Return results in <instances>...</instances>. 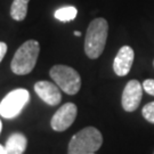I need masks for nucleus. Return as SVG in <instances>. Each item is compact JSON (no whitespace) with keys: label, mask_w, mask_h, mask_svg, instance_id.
<instances>
[{"label":"nucleus","mask_w":154,"mask_h":154,"mask_svg":"<svg viewBox=\"0 0 154 154\" xmlns=\"http://www.w3.org/2000/svg\"><path fill=\"white\" fill-rule=\"evenodd\" d=\"M135 58L134 49L129 46H122L116 54L113 62V70L116 75L125 77L131 70L132 63Z\"/></svg>","instance_id":"obj_9"},{"label":"nucleus","mask_w":154,"mask_h":154,"mask_svg":"<svg viewBox=\"0 0 154 154\" xmlns=\"http://www.w3.org/2000/svg\"><path fill=\"white\" fill-rule=\"evenodd\" d=\"M109 33V24L103 17L95 18L90 22L86 38H85V53L91 60H96L104 51Z\"/></svg>","instance_id":"obj_1"},{"label":"nucleus","mask_w":154,"mask_h":154,"mask_svg":"<svg viewBox=\"0 0 154 154\" xmlns=\"http://www.w3.org/2000/svg\"><path fill=\"white\" fill-rule=\"evenodd\" d=\"M78 14V11L75 7L73 6H66V7H62L60 9L55 11V18H57L61 22H70L73 21Z\"/></svg>","instance_id":"obj_12"},{"label":"nucleus","mask_w":154,"mask_h":154,"mask_svg":"<svg viewBox=\"0 0 154 154\" xmlns=\"http://www.w3.org/2000/svg\"><path fill=\"white\" fill-rule=\"evenodd\" d=\"M30 0H13L11 7V16L15 21H23L28 14V5Z\"/></svg>","instance_id":"obj_11"},{"label":"nucleus","mask_w":154,"mask_h":154,"mask_svg":"<svg viewBox=\"0 0 154 154\" xmlns=\"http://www.w3.org/2000/svg\"><path fill=\"white\" fill-rule=\"evenodd\" d=\"M143 97V85L138 80H130L122 93V107L126 112H134L138 109Z\"/></svg>","instance_id":"obj_7"},{"label":"nucleus","mask_w":154,"mask_h":154,"mask_svg":"<svg viewBox=\"0 0 154 154\" xmlns=\"http://www.w3.org/2000/svg\"><path fill=\"white\" fill-rule=\"evenodd\" d=\"M28 146V139L22 132H13L6 140L5 147L8 154H24Z\"/></svg>","instance_id":"obj_10"},{"label":"nucleus","mask_w":154,"mask_h":154,"mask_svg":"<svg viewBox=\"0 0 154 154\" xmlns=\"http://www.w3.org/2000/svg\"><path fill=\"white\" fill-rule=\"evenodd\" d=\"M142 114L146 121L154 125V102H149L144 106L142 110Z\"/></svg>","instance_id":"obj_13"},{"label":"nucleus","mask_w":154,"mask_h":154,"mask_svg":"<svg viewBox=\"0 0 154 154\" xmlns=\"http://www.w3.org/2000/svg\"><path fill=\"white\" fill-rule=\"evenodd\" d=\"M153 154H154V153H153Z\"/></svg>","instance_id":"obj_20"},{"label":"nucleus","mask_w":154,"mask_h":154,"mask_svg":"<svg viewBox=\"0 0 154 154\" xmlns=\"http://www.w3.org/2000/svg\"><path fill=\"white\" fill-rule=\"evenodd\" d=\"M6 53H7V45H6L5 42H1V41H0V63L4 60Z\"/></svg>","instance_id":"obj_15"},{"label":"nucleus","mask_w":154,"mask_h":154,"mask_svg":"<svg viewBox=\"0 0 154 154\" xmlns=\"http://www.w3.org/2000/svg\"><path fill=\"white\" fill-rule=\"evenodd\" d=\"M153 66H154V61H153Z\"/></svg>","instance_id":"obj_19"},{"label":"nucleus","mask_w":154,"mask_h":154,"mask_svg":"<svg viewBox=\"0 0 154 154\" xmlns=\"http://www.w3.org/2000/svg\"><path fill=\"white\" fill-rule=\"evenodd\" d=\"M78 114V107L73 103L62 105L50 120V126L55 131H65L73 125Z\"/></svg>","instance_id":"obj_6"},{"label":"nucleus","mask_w":154,"mask_h":154,"mask_svg":"<svg viewBox=\"0 0 154 154\" xmlns=\"http://www.w3.org/2000/svg\"><path fill=\"white\" fill-rule=\"evenodd\" d=\"M1 129H2V123H1V121H0V132H1Z\"/></svg>","instance_id":"obj_18"},{"label":"nucleus","mask_w":154,"mask_h":154,"mask_svg":"<svg viewBox=\"0 0 154 154\" xmlns=\"http://www.w3.org/2000/svg\"><path fill=\"white\" fill-rule=\"evenodd\" d=\"M40 45L37 40H28L16 50L11 63L13 73L17 75H25L32 72L38 61Z\"/></svg>","instance_id":"obj_3"},{"label":"nucleus","mask_w":154,"mask_h":154,"mask_svg":"<svg viewBox=\"0 0 154 154\" xmlns=\"http://www.w3.org/2000/svg\"><path fill=\"white\" fill-rule=\"evenodd\" d=\"M103 144V136L97 128L86 127L73 135L67 154H96Z\"/></svg>","instance_id":"obj_2"},{"label":"nucleus","mask_w":154,"mask_h":154,"mask_svg":"<svg viewBox=\"0 0 154 154\" xmlns=\"http://www.w3.org/2000/svg\"><path fill=\"white\" fill-rule=\"evenodd\" d=\"M30 100L26 89L18 88L8 93L0 102V116L5 119L16 118Z\"/></svg>","instance_id":"obj_5"},{"label":"nucleus","mask_w":154,"mask_h":154,"mask_svg":"<svg viewBox=\"0 0 154 154\" xmlns=\"http://www.w3.org/2000/svg\"><path fill=\"white\" fill-rule=\"evenodd\" d=\"M142 85L146 93L151 96H154V79H146Z\"/></svg>","instance_id":"obj_14"},{"label":"nucleus","mask_w":154,"mask_h":154,"mask_svg":"<svg viewBox=\"0 0 154 154\" xmlns=\"http://www.w3.org/2000/svg\"><path fill=\"white\" fill-rule=\"evenodd\" d=\"M60 87L50 81H38L34 85V91L46 104L56 106L61 103L62 94Z\"/></svg>","instance_id":"obj_8"},{"label":"nucleus","mask_w":154,"mask_h":154,"mask_svg":"<svg viewBox=\"0 0 154 154\" xmlns=\"http://www.w3.org/2000/svg\"><path fill=\"white\" fill-rule=\"evenodd\" d=\"M74 35H77V37H80V35H81V32H80V31H74Z\"/></svg>","instance_id":"obj_17"},{"label":"nucleus","mask_w":154,"mask_h":154,"mask_svg":"<svg viewBox=\"0 0 154 154\" xmlns=\"http://www.w3.org/2000/svg\"><path fill=\"white\" fill-rule=\"evenodd\" d=\"M0 154H8L7 153V151H6V147L5 146H2L1 144H0Z\"/></svg>","instance_id":"obj_16"},{"label":"nucleus","mask_w":154,"mask_h":154,"mask_svg":"<svg viewBox=\"0 0 154 154\" xmlns=\"http://www.w3.org/2000/svg\"><path fill=\"white\" fill-rule=\"evenodd\" d=\"M53 81L67 95H75L81 88V78L73 67L67 65H54L49 71Z\"/></svg>","instance_id":"obj_4"}]
</instances>
